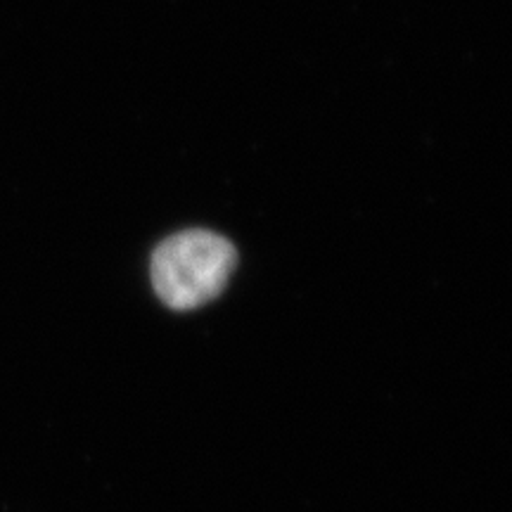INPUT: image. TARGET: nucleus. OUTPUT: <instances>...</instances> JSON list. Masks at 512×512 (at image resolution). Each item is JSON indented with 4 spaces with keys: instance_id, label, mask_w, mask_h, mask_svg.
<instances>
[{
    "instance_id": "f257e3e1",
    "label": "nucleus",
    "mask_w": 512,
    "mask_h": 512,
    "mask_svg": "<svg viewBox=\"0 0 512 512\" xmlns=\"http://www.w3.org/2000/svg\"><path fill=\"white\" fill-rule=\"evenodd\" d=\"M238 254L221 235L183 230L152 254V285L159 299L176 311H190L226 290Z\"/></svg>"
}]
</instances>
